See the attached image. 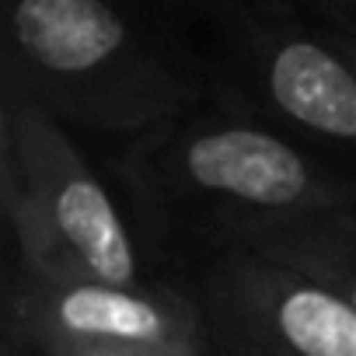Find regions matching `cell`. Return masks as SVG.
<instances>
[{"mask_svg":"<svg viewBox=\"0 0 356 356\" xmlns=\"http://www.w3.org/2000/svg\"><path fill=\"white\" fill-rule=\"evenodd\" d=\"M332 4H335V8H346V15H353L349 8H356V0H332Z\"/></svg>","mask_w":356,"mask_h":356,"instance_id":"cell-12","label":"cell"},{"mask_svg":"<svg viewBox=\"0 0 356 356\" xmlns=\"http://www.w3.org/2000/svg\"><path fill=\"white\" fill-rule=\"evenodd\" d=\"M210 248H245L297 269L356 311V207L269 217V220H231L203 234Z\"/></svg>","mask_w":356,"mask_h":356,"instance_id":"cell-7","label":"cell"},{"mask_svg":"<svg viewBox=\"0 0 356 356\" xmlns=\"http://www.w3.org/2000/svg\"><path fill=\"white\" fill-rule=\"evenodd\" d=\"M35 356H178L154 349H70V346H32Z\"/></svg>","mask_w":356,"mask_h":356,"instance_id":"cell-8","label":"cell"},{"mask_svg":"<svg viewBox=\"0 0 356 356\" xmlns=\"http://www.w3.org/2000/svg\"><path fill=\"white\" fill-rule=\"evenodd\" d=\"M0 207L8 252L25 269L115 286L157 283L70 126L8 67H0Z\"/></svg>","mask_w":356,"mask_h":356,"instance_id":"cell-3","label":"cell"},{"mask_svg":"<svg viewBox=\"0 0 356 356\" xmlns=\"http://www.w3.org/2000/svg\"><path fill=\"white\" fill-rule=\"evenodd\" d=\"M0 314L15 318L32 346L210 356L203 318L189 290L161 280L150 286H115L102 280L46 276L25 269L8 252Z\"/></svg>","mask_w":356,"mask_h":356,"instance_id":"cell-6","label":"cell"},{"mask_svg":"<svg viewBox=\"0 0 356 356\" xmlns=\"http://www.w3.org/2000/svg\"><path fill=\"white\" fill-rule=\"evenodd\" d=\"M133 196L203 234L231 220H269L356 207V182L314 147L238 108L189 112L122 154Z\"/></svg>","mask_w":356,"mask_h":356,"instance_id":"cell-2","label":"cell"},{"mask_svg":"<svg viewBox=\"0 0 356 356\" xmlns=\"http://www.w3.org/2000/svg\"><path fill=\"white\" fill-rule=\"evenodd\" d=\"M210 356H356V311L245 248H210L189 290Z\"/></svg>","mask_w":356,"mask_h":356,"instance_id":"cell-5","label":"cell"},{"mask_svg":"<svg viewBox=\"0 0 356 356\" xmlns=\"http://www.w3.org/2000/svg\"><path fill=\"white\" fill-rule=\"evenodd\" d=\"M328 29H332V35L339 39V46H342V49L353 56V63H356V25H353V22H332Z\"/></svg>","mask_w":356,"mask_h":356,"instance_id":"cell-10","label":"cell"},{"mask_svg":"<svg viewBox=\"0 0 356 356\" xmlns=\"http://www.w3.org/2000/svg\"><path fill=\"white\" fill-rule=\"evenodd\" d=\"M210 4L224 8V4H283V0H210Z\"/></svg>","mask_w":356,"mask_h":356,"instance_id":"cell-11","label":"cell"},{"mask_svg":"<svg viewBox=\"0 0 356 356\" xmlns=\"http://www.w3.org/2000/svg\"><path fill=\"white\" fill-rule=\"evenodd\" d=\"M224 88L231 108L276 129L356 150V63L328 25H304L283 4H224Z\"/></svg>","mask_w":356,"mask_h":356,"instance_id":"cell-4","label":"cell"},{"mask_svg":"<svg viewBox=\"0 0 356 356\" xmlns=\"http://www.w3.org/2000/svg\"><path fill=\"white\" fill-rule=\"evenodd\" d=\"M0 356H35L25 328L8 314H0Z\"/></svg>","mask_w":356,"mask_h":356,"instance_id":"cell-9","label":"cell"},{"mask_svg":"<svg viewBox=\"0 0 356 356\" xmlns=\"http://www.w3.org/2000/svg\"><path fill=\"white\" fill-rule=\"evenodd\" d=\"M70 129L140 140L196 112L207 74L119 0H8L4 56Z\"/></svg>","mask_w":356,"mask_h":356,"instance_id":"cell-1","label":"cell"}]
</instances>
